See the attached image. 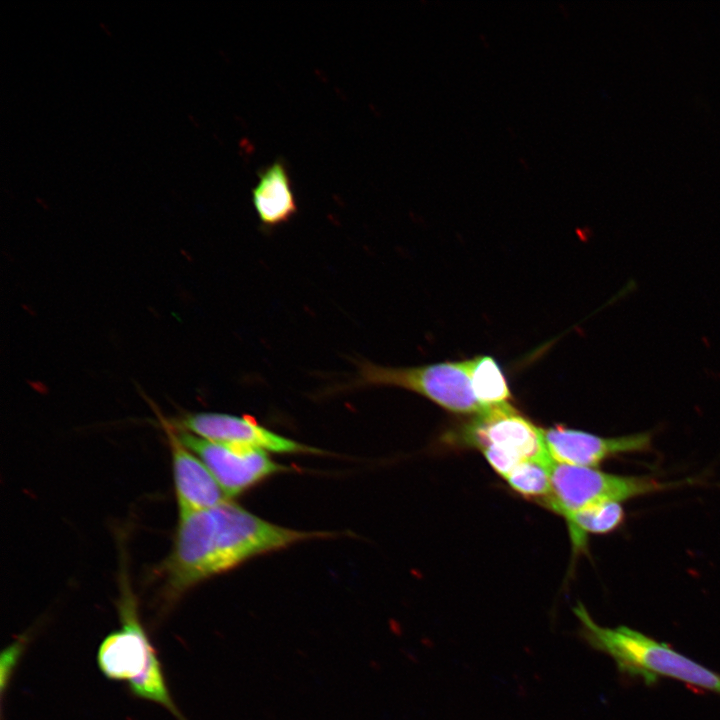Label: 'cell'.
<instances>
[{
    "label": "cell",
    "mask_w": 720,
    "mask_h": 720,
    "mask_svg": "<svg viewBox=\"0 0 720 720\" xmlns=\"http://www.w3.org/2000/svg\"><path fill=\"white\" fill-rule=\"evenodd\" d=\"M334 532L303 531L269 522L232 500L179 514L174 543L159 575L167 602L244 562Z\"/></svg>",
    "instance_id": "cell-1"
},
{
    "label": "cell",
    "mask_w": 720,
    "mask_h": 720,
    "mask_svg": "<svg viewBox=\"0 0 720 720\" xmlns=\"http://www.w3.org/2000/svg\"><path fill=\"white\" fill-rule=\"evenodd\" d=\"M170 446L179 514L213 507L231 500L202 460L181 440L171 423L162 421Z\"/></svg>",
    "instance_id": "cell-10"
},
{
    "label": "cell",
    "mask_w": 720,
    "mask_h": 720,
    "mask_svg": "<svg viewBox=\"0 0 720 720\" xmlns=\"http://www.w3.org/2000/svg\"><path fill=\"white\" fill-rule=\"evenodd\" d=\"M552 494L544 507L565 516L587 505L623 502L695 483L694 479L661 481L647 475H618L591 467L548 461Z\"/></svg>",
    "instance_id": "cell-5"
},
{
    "label": "cell",
    "mask_w": 720,
    "mask_h": 720,
    "mask_svg": "<svg viewBox=\"0 0 720 720\" xmlns=\"http://www.w3.org/2000/svg\"><path fill=\"white\" fill-rule=\"evenodd\" d=\"M470 417L457 432H453V439L463 445L481 451L500 450L522 461L542 459L549 455L541 428L510 403L488 408L483 413Z\"/></svg>",
    "instance_id": "cell-6"
},
{
    "label": "cell",
    "mask_w": 720,
    "mask_h": 720,
    "mask_svg": "<svg viewBox=\"0 0 720 720\" xmlns=\"http://www.w3.org/2000/svg\"><path fill=\"white\" fill-rule=\"evenodd\" d=\"M251 196L258 219L266 229L290 221L297 213L291 177L283 160L277 159L259 170Z\"/></svg>",
    "instance_id": "cell-11"
},
{
    "label": "cell",
    "mask_w": 720,
    "mask_h": 720,
    "mask_svg": "<svg viewBox=\"0 0 720 720\" xmlns=\"http://www.w3.org/2000/svg\"><path fill=\"white\" fill-rule=\"evenodd\" d=\"M121 630L109 634L101 643L97 661L103 674L127 682L135 696L155 702L178 720H185L173 702L165 683L161 664L138 616L137 603L123 577L118 599Z\"/></svg>",
    "instance_id": "cell-3"
},
{
    "label": "cell",
    "mask_w": 720,
    "mask_h": 720,
    "mask_svg": "<svg viewBox=\"0 0 720 720\" xmlns=\"http://www.w3.org/2000/svg\"><path fill=\"white\" fill-rule=\"evenodd\" d=\"M22 641H17L13 643L11 646L8 647L2 654L1 659V684L2 689H4V683L9 678V674L12 671V668L17 662V658L21 654L22 650Z\"/></svg>",
    "instance_id": "cell-15"
},
{
    "label": "cell",
    "mask_w": 720,
    "mask_h": 720,
    "mask_svg": "<svg viewBox=\"0 0 720 720\" xmlns=\"http://www.w3.org/2000/svg\"><path fill=\"white\" fill-rule=\"evenodd\" d=\"M549 455L559 463L595 468L604 461L622 454L652 451L650 431L617 437H603L562 426L541 428Z\"/></svg>",
    "instance_id": "cell-9"
},
{
    "label": "cell",
    "mask_w": 720,
    "mask_h": 720,
    "mask_svg": "<svg viewBox=\"0 0 720 720\" xmlns=\"http://www.w3.org/2000/svg\"><path fill=\"white\" fill-rule=\"evenodd\" d=\"M574 613L580 621L582 638L592 648L608 654L622 673L638 677L648 685L659 677H668L720 693L719 674L667 644L626 626H600L581 603Z\"/></svg>",
    "instance_id": "cell-2"
},
{
    "label": "cell",
    "mask_w": 720,
    "mask_h": 720,
    "mask_svg": "<svg viewBox=\"0 0 720 720\" xmlns=\"http://www.w3.org/2000/svg\"><path fill=\"white\" fill-rule=\"evenodd\" d=\"M574 554L586 551L589 534H608L625 521V510L621 502L604 501L587 505L564 516Z\"/></svg>",
    "instance_id": "cell-12"
},
{
    "label": "cell",
    "mask_w": 720,
    "mask_h": 720,
    "mask_svg": "<svg viewBox=\"0 0 720 720\" xmlns=\"http://www.w3.org/2000/svg\"><path fill=\"white\" fill-rule=\"evenodd\" d=\"M175 428L197 437L267 453L323 454V450L287 438L258 423L249 415L236 416L218 412L190 413Z\"/></svg>",
    "instance_id": "cell-8"
},
{
    "label": "cell",
    "mask_w": 720,
    "mask_h": 720,
    "mask_svg": "<svg viewBox=\"0 0 720 720\" xmlns=\"http://www.w3.org/2000/svg\"><path fill=\"white\" fill-rule=\"evenodd\" d=\"M175 430L183 443L206 465L231 500L266 478L289 470L265 451L213 442L177 428Z\"/></svg>",
    "instance_id": "cell-7"
},
{
    "label": "cell",
    "mask_w": 720,
    "mask_h": 720,
    "mask_svg": "<svg viewBox=\"0 0 720 720\" xmlns=\"http://www.w3.org/2000/svg\"><path fill=\"white\" fill-rule=\"evenodd\" d=\"M543 459L526 460L517 465L504 479L521 496L543 505L552 494L548 461Z\"/></svg>",
    "instance_id": "cell-14"
},
{
    "label": "cell",
    "mask_w": 720,
    "mask_h": 720,
    "mask_svg": "<svg viewBox=\"0 0 720 720\" xmlns=\"http://www.w3.org/2000/svg\"><path fill=\"white\" fill-rule=\"evenodd\" d=\"M467 362L474 396L483 407L509 403L512 395L507 379L492 356L478 355Z\"/></svg>",
    "instance_id": "cell-13"
},
{
    "label": "cell",
    "mask_w": 720,
    "mask_h": 720,
    "mask_svg": "<svg viewBox=\"0 0 720 720\" xmlns=\"http://www.w3.org/2000/svg\"><path fill=\"white\" fill-rule=\"evenodd\" d=\"M372 386L406 389L456 414L474 416L488 409L474 396L467 360L413 367H388L361 361L355 377L347 387L353 389Z\"/></svg>",
    "instance_id": "cell-4"
}]
</instances>
